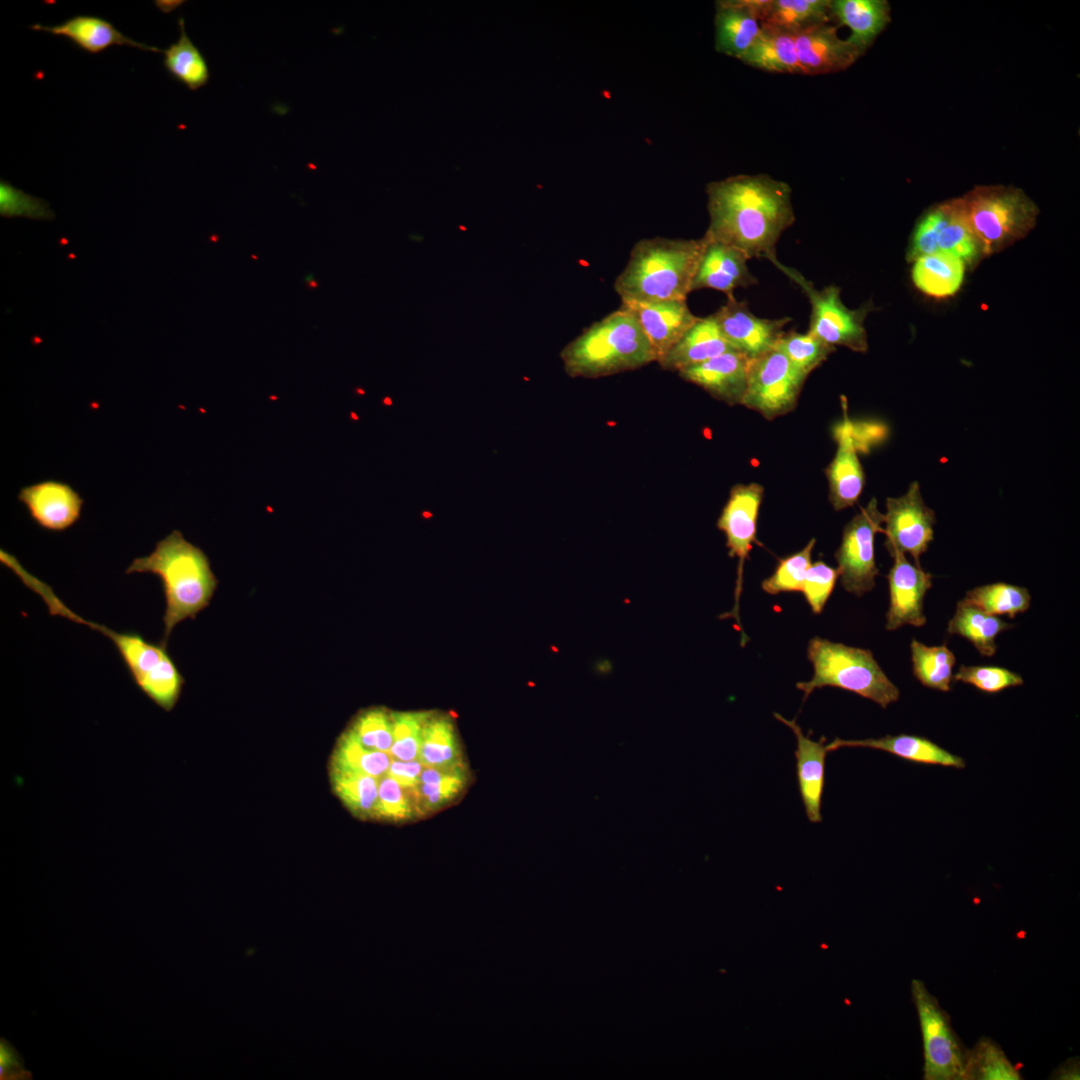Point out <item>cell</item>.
Returning a JSON list of instances; mask_svg holds the SVG:
<instances>
[{"mask_svg": "<svg viewBox=\"0 0 1080 1080\" xmlns=\"http://www.w3.org/2000/svg\"><path fill=\"white\" fill-rule=\"evenodd\" d=\"M938 251L950 253L971 264L980 254V245L970 230L960 198L944 202V218L937 238Z\"/></svg>", "mask_w": 1080, "mask_h": 1080, "instance_id": "obj_37", "label": "cell"}, {"mask_svg": "<svg viewBox=\"0 0 1080 1080\" xmlns=\"http://www.w3.org/2000/svg\"><path fill=\"white\" fill-rule=\"evenodd\" d=\"M843 419L834 428L837 450L826 469L830 487V501L836 511L853 506L859 499L865 475L857 454L855 427L849 419L846 401L843 399Z\"/></svg>", "mask_w": 1080, "mask_h": 1080, "instance_id": "obj_18", "label": "cell"}, {"mask_svg": "<svg viewBox=\"0 0 1080 1080\" xmlns=\"http://www.w3.org/2000/svg\"><path fill=\"white\" fill-rule=\"evenodd\" d=\"M425 766L419 760H392L387 775L396 780L403 788L414 790L420 783V775Z\"/></svg>", "mask_w": 1080, "mask_h": 1080, "instance_id": "obj_51", "label": "cell"}, {"mask_svg": "<svg viewBox=\"0 0 1080 1080\" xmlns=\"http://www.w3.org/2000/svg\"><path fill=\"white\" fill-rule=\"evenodd\" d=\"M132 573H150L161 581L165 611L160 643L166 647L175 626L208 607L218 586L207 555L178 530L159 540L149 555L132 560L125 574Z\"/></svg>", "mask_w": 1080, "mask_h": 1080, "instance_id": "obj_3", "label": "cell"}, {"mask_svg": "<svg viewBox=\"0 0 1080 1080\" xmlns=\"http://www.w3.org/2000/svg\"><path fill=\"white\" fill-rule=\"evenodd\" d=\"M807 655L813 664V677L796 684L804 693V700L815 689L825 686L853 692L882 708L900 697L898 687L887 677L868 649L814 637L809 641Z\"/></svg>", "mask_w": 1080, "mask_h": 1080, "instance_id": "obj_6", "label": "cell"}, {"mask_svg": "<svg viewBox=\"0 0 1080 1080\" xmlns=\"http://www.w3.org/2000/svg\"><path fill=\"white\" fill-rule=\"evenodd\" d=\"M363 746L390 754L393 744L391 713L376 708L360 714L348 730Z\"/></svg>", "mask_w": 1080, "mask_h": 1080, "instance_id": "obj_43", "label": "cell"}, {"mask_svg": "<svg viewBox=\"0 0 1080 1080\" xmlns=\"http://www.w3.org/2000/svg\"><path fill=\"white\" fill-rule=\"evenodd\" d=\"M706 239L643 238L616 277L621 303L686 300Z\"/></svg>", "mask_w": 1080, "mask_h": 1080, "instance_id": "obj_4", "label": "cell"}, {"mask_svg": "<svg viewBox=\"0 0 1080 1080\" xmlns=\"http://www.w3.org/2000/svg\"><path fill=\"white\" fill-rule=\"evenodd\" d=\"M831 0H770L761 25L792 34L831 20Z\"/></svg>", "mask_w": 1080, "mask_h": 1080, "instance_id": "obj_32", "label": "cell"}, {"mask_svg": "<svg viewBox=\"0 0 1080 1080\" xmlns=\"http://www.w3.org/2000/svg\"><path fill=\"white\" fill-rule=\"evenodd\" d=\"M712 240L734 247L748 259L775 264L776 244L795 222L791 188L767 174H740L706 185Z\"/></svg>", "mask_w": 1080, "mask_h": 1080, "instance_id": "obj_1", "label": "cell"}, {"mask_svg": "<svg viewBox=\"0 0 1080 1080\" xmlns=\"http://www.w3.org/2000/svg\"><path fill=\"white\" fill-rule=\"evenodd\" d=\"M749 359L729 351L678 371L679 376L730 405L741 404L747 386Z\"/></svg>", "mask_w": 1080, "mask_h": 1080, "instance_id": "obj_21", "label": "cell"}, {"mask_svg": "<svg viewBox=\"0 0 1080 1080\" xmlns=\"http://www.w3.org/2000/svg\"><path fill=\"white\" fill-rule=\"evenodd\" d=\"M18 500L40 528L51 532H63L75 525L84 504L71 485L51 479L22 487Z\"/></svg>", "mask_w": 1080, "mask_h": 1080, "instance_id": "obj_17", "label": "cell"}, {"mask_svg": "<svg viewBox=\"0 0 1080 1080\" xmlns=\"http://www.w3.org/2000/svg\"><path fill=\"white\" fill-rule=\"evenodd\" d=\"M965 220L982 254L1004 249L1026 236L1035 226L1037 205L1022 189L978 186L960 197Z\"/></svg>", "mask_w": 1080, "mask_h": 1080, "instance_id": "obj_7", "label": "cell"}, {"mask_svg": "<svg viewBox=\"0 0 1080 1080\" xmlns=\"http://www.w3.org/2000/svg\"><path fill=\"white\" fill-rule=\"evenodd\" d=\"M1079 1059L1074 1057L1062 1063L1051 1075V1079L1078 1080L1080 1077Z\"/></svg>", "mask_w": 1080, "mask_h": 1080, "instance_id": "obj_52", "label": "cell"}, {"mask_svg": "<svg viewBox=\"0 0 1080 1080\" xmlns=\"http://www.w3.org/2000/svg\"><path fill=\"white\" fill-rule=\"evenodd\" d=\"M775 346L794 367L806 376L835 351L834 346L827 344L809 331L807 333L793 330L784 332Z\"/></svg>", "mask_w": 1080, "mask_h": 1080, "instance_id": "obj_40", "label": "cell"}, {"mask_svg": "<svg viewBox=\"0 0 1080 1080\" xmlns=\"http://www.w3.org/2000/svg\"><path fill=\"white\" fill-rule=\"evenodd\" d=\"M963 599L989 614L1010 618L1027 611L1031 603V595L1025 587L1003 582L975 587Z\"/></svg>", "mask_w": 1080, "mask_h": 1080, "instance_id": "obj_38", "label": "cell"}, {"mask_svg": "<svg viewBox=\"0 0 1080 1080\" xmlns=\"http://www.w3.org/2000/svg\"><path fill=\"white\" fill-rule=\"evenodd\" d=\"M953 680L974 686L986 693H998L1023 684V678L1009 669L998 666L961 665Z\"/></svg>", "mask_w": 1080, "mask_h": 1080, "instance_id": "obj_44", "label": "cell"}, {"mask_svg": "<svg viewBox=\"0 0 1080 1080\" xmlns=\"http://www.w3.org/2000/svg\"><path fill=\"white\" fill-rule=\"evenodd\" d=\"M912 279L918 289L934 297L953 295L960 288L965 263L950 253L938 251L917 258Z\"/></svg>", "mask_w": 1080, "mask_h": 1080, "instance_id": "obj_30", "label": "cell"}, {"mask_svg": "<svg viewBox=\"0 0 1080 1080\" xmlns=\"http://www.w3.org/2000/svg\"><path fill=\"white\" fill-rule=\"evenodd\" d=\"M830 15L850 29L847 41L864 54L891 21V8L886 0H831Z\"/></svg>", "mask_w": 1080, "mask_h": 1080, "instance_id": "obj_27", "label": "cell"}, {"mask_svg": "<svg viewBox=\"0 0 1080 1080\" xmlns=\"http://www.w3.org/2000/svg\"><path fill=\"white\" fill-rule=\"evenodd\" d=\"M910 648L915 678L927 688L950 691L956 663L954 653L945 644L927 646L915 639Z\"/></svg>", "mask_w": 1080, "mask_h": 1080, "instance_id": "obj_34", "label": "cell"}, {"mask_svg": "<svg viewBox=\"0 0 1080 1080\" xmlns=\"http://www.w3.org/2000/svg\"><path fill=\"white\" fill-rule=\"evenodd\" d=\"M571 377L598 378L634 370L657 361L635 315L624 305L592 323L561 351Z\"/></svg>", "mask_w": 1080, "mask_h": 1080, "instance_id": "obj_5", "label": "cell"}, {"mask_svg": "<svg viewBox=\"0 0 1080 1080\" xmlns=\"http://www.w3.org/2000/svg\"><path fill=\"white\" fill-rule=\"evenodd\" d=\"M884 514L878 509L876 498L855 515L845 526L840 547L835 553L840 582L843 588L856 596L871 591L879 570L876 566L874 540L883 532Z\"/></svg>", "mask_w": 1080, "mask_h": 1080, "instance_id": "obj_11", "label": "cell"}, {"mask_svg": "<svg viewBox=\"0 0 1080 1080\" xmlns=\"http://www.w3.org/2000/svg\"><path fill=\"white\" fill-rule=\"evenodd\" d=\"M944 218V202L928 209L918 220L908 250V260L938 252L937 238Z\"/></svg>", "mask_w": 1080, "mask_h": 1080, "instance_id": "obj_47", "label": "cell"}, {"mask_svg": "<svg viewBox=\"0 0 1080 1080\" xmlns=\"http://www.w3.org/2000/svg\"><path fill=\"white\" fill-rule=\"evenodd\" d=\"M0 1079L28 1080L32 1074L24 1066L20 1053L5 1038H0Z\"/></svg>", "mask_w": 1080, "mask_h": 1080, "instance_id": "obj_50", "label": "cell"}, {"mask_svg": "<svg viewBox=\"0 0 1080 1080\" xmlns=\"http://www.w3.org/2000/svg\"><path fill=\"white\" fill-rule=\"evenodd\" d=\"M729 351L736 350L725 339L712 314L698 317L658 363L665 370L678 372Z\"/></svg>", "mask_w": 1080, "mask_h": 1080, "instance_id": "obj_26", "label": "cell"}, {"mask_svg": "<svg viewBox=\"0 0 1080 1080\" xmlns=\"http://www.w3.org/2000/svg\"><path fill=\"white\" fill-rule=\"evenodd\" d=\"M1021 1073L992 1039L981 1037L966 1051L962 1080H1020Z\"/></svg>", "mask_w": 1080, "mask_h": 1080, "instance_id": "obj_35", "label": "cell"}, {"mask_svg": "<svg viewBox=\"0 0 1080 1080\" xmlns=\"http://www.w3.org/2000/svg\"><path fill=\"white\" fill-rule=\"evenodd\" d=\"M465 782V771L461 766L442 780L419 783L414 791L423 809L431 811L452 800L463 789Z\"/></svg>", "mask_w": 1080, "mask_h": 1080, "instance_id": "obj_49", "label": "cell"}, {"mask_svg": "<svg viewBox=\"0 0 1080 1080\" xmlns=\"http://www.w3.org/2000/svg\"><path fill=\"white\" fill-rule=\"evenodd\" d=\"M330 777L335 794L349 811L360 818H378V778L335 767Z\"/></svg>", "mask_w": 1080, "mask_h": 1080, "instance_id": "obj_33", "label": "cell"}, {"mask_svg": "<svg viewBox=\"0 0 1080 1080\" xmlns=\"http://www.w3.org/2000/svg\"><path fill=\"white\" fill-rule=\"evenodd\" d=\"M844 747H864L881 750L918 764L939 765L956 769H963L966 766L965 761L960 756L947 751L928 738L917 735H886L880 738L860 740L836 738L826 744L828 752Z\"/></svg>", "mask_w": 1080, "mask_h": 1080, "instance_id": "obj_24", "label": "cell"}, {"mask_svg": "<svg viewBox=\"0 0 1080 1080\" xmlns=\"http://www.w3.org/2000/svg\"><path fill=\"white\" fill-rule=\"evenodd\" d=\"M30 29L67 38L80 49L91 54L101 53L114 45H127L143 51L162 52L157 47L129 38L108 20L92 15H77L53 26L34 24L30 26Z\"/></svg>", "mask_w": 1080, "mask_h": 1080, "instance_id": "obj_25", "label": "cell"}, {"mask_svg": "<svg viewBox=\"0 0 1080 1080\" xmlns=\"http://www.w3.org/2000/svg\"><path fill=\"white\" fill-rule=\"evenodd\" d=\"M180 36L175 43L162 50L166 71L190 91L204 87L210 72L205 57L185 31L184 19L178 20Z\"/></svg>", "mask_w": 1080, "mask_h": 1080, "instance_id": "obj_31", "label": "cell"}, {"mask_svg": "<svg viewBox=\"0 0 1080 1080\" xmlns=\"http://www.w3.org/2000/svg\"><path fill=\"white\" fill-rule=\"evenodd\" d=\"M806 378L775 346L749 360L741 404L768 419L786 414L795 407Z\"/></svg>", "mask_w": 1080, "mask_h": 1080, "instance_id": "obj_10", "label": "cell"}, {"mask_svg": "<svg viewBox=\"0 0 1080 1080\" xmlns=\"http://www.w3.org/2000/svg\"><path fill=\"white\" fill-rule=\"evenodd\" d=\"M0 214L5 217H28L37 220H51L54 213L49 204L16 189L8 182H0Z\"/></svg>", "mask_w": 1080, "mask_h": 1080, "instance_id": "obj_45", "label": "cell"}, {"mask_svg": "<svg viewBox=\"0 0 1080 1080\" xmlns=\"http://www.w3.org/2000/svg\"><path fill=\"white\" fill-rule=\"evenodd\" d=\"M713 316L729 344L749 360L774 348L791 321L789 317L759 318L749 310L747 302L738 301L733 295L727 297Z\"/></svg>", "mask_w": 1080, "mask_h": 1080, "instance_id": "obj_14", "label": "cell"}, {"mask_svg": "<svg viewBox=\"0 0 1080 1080\" xmlns=\"http://www.w3.org/2000/svg\"><path fill=\"white\" fill-rule=\"evenodd\" d=\"M923 1040L924 1079L962 1080L966 1051L954 1032L948 1013L924 982H911Z\"/></svg>", "mask_w": 1080, "mask_h": 1080, "instance_id": "obj_8", "label": "cell"}, {"mask_svg": "<svg viewBox=\"0 0 1080 1080\" xmlns=\"http://www.w3.org/2000/svg\"><path fill=\"white\" fill-rule=\"evenodd\" d=\"M429 714L425 712H393V744L390 755L402 761L418 760L422 730Z\"/></svg>", "mask_w": 1080, "mask_h": 1080, "instance_id": "obj_42", "label": "cell"}, {"mask_svg": "<svg viewBox=\"0 0 1080 1080\" xmlns=\"http://www.w3.org/2000/svg\"><path fill=\"white\" fill-rule=\"evenodd\" d=\"M814 545L815 539L813 538L802 550L780 559L773 574L762 581V589L771 595L783 592H801L806 574L812 564L811 554Z\"/></svg>", "mask_w": 1080, "mask_h": 1080, "instance_id": "obj_41", "label": "cell"}, {"mask_svg": "<svg viewBox=\"0 0 1080 1080\" xmlns=\"http://www.w3.org/2000/svg\"><path fill=\"white\" fill-rule=\"evenodd\" d=\"M775 266L804 290L811 304L809 332L832 346H844L856 352L868 349L864 320L869 306L847 308L841 300L840 288L835 285L815 289L813 284L795 269L781 264Z\"/></svg>", "mask_w": 1080, "mask_h": 1080, "instance_id": "obj_9", "label": "cell"}, {"mask_svg": "<svg viewBox=\"0 0 1080 1080\" xmlns=\"http://www.w3.org/2000/svg\"><path fill=\"white\" fill-rule=\"evenodd\" d=\"M251 257H252L253 259H257V257H256L255 255H252Z\"/></svg>", "mask_w": 1080, "mask_h": 1080, "instance_id": "obj_54", "label": "cell"}, {"mask_svg": "<svg viewBox=\"0 0 1080 1080\" xmlns=\"http://www.w3.org/2000/svg\"><path fill=\"white\" fill-rule=\"evenodd\" d=\"M770 0H720L715 3L714 46L723 55L740 58L761 33Z\"/></svg>", "mask_w": 1080, "mask_h": 1080, "instance_id": "obj_16", "label": "cell"}, {"mask_svg": "<svg viewBox=\"0 0 1080 1080\" xmlns=\"http://www.w3.org/2000/svg\"><path fill=\"white\" fill-rule=\"evenodd\" d=\"M774 717L788 726L797 741L795 750L798 786L807 818L812 823H819L821 801L825 785V759L827 756L825 738L814 741L805 736L795 720L785 719L774 713Z\"/></svg>", "mask_w": 1080, "mask_h": 1080, "instance_id": "obj_23", "label": "cell"}, {"mask_svg": "<svg viewBox=\"0 0 1080 1080\" xmlns=\"http://www.w3.org/2000/svg\"><path fill=\"white\" fill-rule=\"evenodd\" d=\"M838 577V569L825 564L823 561H816L810 565L801 593H803L813 613L820 614L822 612Z\"/></svg>", "mask_w": 1080, "mask_h": 1080, "instance_id": "obj_46", "label": "cell"}, {"mask_svg": "<svg viewBox=\"0 0 1080 1080\" xmlns=\"http://www.w3.org/2000/svg\"><path fill=\"white\" fill-rule=\"evenodd\" d=\"M460 755L451 721L442 717L428 718L422 730L418 760L425 767L453 768L462 765Z\"/></svg>", "mask_w": 1080, "mask_h": 1080, "instance_id": "obj_36", "label": "cell"}, {"mask_svg": "<svg viewBox=\"0 0 1080 1080\" xmlns=\"http://www.w3.org/2000/svg\"><path fill=\"white\" fill-rule=\"evenodd\" d=\"M763 498V487L757 483L737 485L731 492L729 499L717 521V527L726 535V546L730 557L738 558L737 579L735 585V603L733 609L724 613L720 618H734L737 629L741 633V645L744 646L747 637L743 633L739 619V600L742 592L743 566L756 543L757 518Z\"/></svg>", "mask_w": 1080, "mask_h": 1080, "instance_id": "obj_12", "label": "cell"}, {"mask_svg": "<svg viewBox=\"0 0 1080 1080\" xmlns=\"http://www.w3.org/2000/svg\"><path fill=\"white\" fill-rule=\"evenodd\" d=\"M802 75L838 72L851 66L862 54L835 27L817 25L794 34Z\"/></svg>", "mask_w": 1080, "mask_h": 1080, "instance_id": "obj_19", "label": "cell"}, {"mask_svg": "<svg viewBox=\"0 0 1080 1080\" xmlns=\"http://www.w3.org/2000/svg\"><path fill=\"white\" fill-rule=\"evenodd\" d=\"M1009 628L1011 624L962 599L948 622L947 631L968 640L982 656L991 657L997 651V636Z\"/></svg>", "mask_w": 1080, "mask_h": 1080, "instance_id": "obj_29", "label": "cell"}, {"mask_svg": "<svg viewBox=\"0 0 1080 1080\" xmlns=\"http://www.w3.org/2000/svg\"><path fill=\"white\" fill-rule=\"evenodd\" d=\"M740 61L767 72L802 74L794 34L763 25L760 35Z\"/></svg>", "mask_w": 1080, "mask_h": 1080, "instance_id": "obj_28", "label": "cell"}, {"mask_svg": "<svg viewBox=\"0 0 1080 1080\" xmlns=\"http://www.w3.org/2000/svg\"><path fill=\"white\" fill-rule=\"evenodd\" d=\"M637 318L657 356V362L677 343L698 318L686 300L621 303Z\"/></svg>", "mask_w": 1080, "mask_h": 1080, "instance_id": "obj_22", "label": "cell"}, {"mask_svg": "<svg viewBox=\"0 0 1080 1080\" xmlns=\"http://www.w3.org/2000/svg\"><path fill=\"white\" fill-rule=\"evenodd\" d=\"M935 522L934 511L925 504L919 483L914 481L904 495L886 500L883 533L888 552L908 553L920 566V556L933 541Z\"/></svg>", "mask_w": 1080, "mask_h": 1080, "instance_id": "obj_13", "label": "cell"}, {"mask_svg": "<svg viewBox=\"0 0 1080 1080\" xmlns=\"http://www.w3.org/2000/svg\"><path fill=\"white\" fill-rule=\"evenodd\" d=\"M0 562L42 599L50 615L83 624L111 640L139 690L162 710L170 712L174 709L182 693L184 678L166 646L150 642L138 632H118L84 619L72 611L50 585L27 571L14 555L3 549L0 550Z\"/></svg>", "mask_w": 1080, "mask_h": 1080, "instance_id": "obj_2", "label": "cell"}, {"mask_svg": "<svg viewBox=\"0 0 1080 1080\" xmlns=\"http://www.w3.org/2000/svg\"><path fill=\"white\" fill-rule=\"evenodd\" d=\"M706 243L701 254L691 291L714 289L728 296L736 288L749 287L757 283L749 271L747 256L740 250L712 240L704 234Z\"/></svg>", "mask_w": 1080, "mask_h": 1080, "instance_id": "obj_20", "label": "cell"}, {"mask_svg": "<svg viewBox=\"0 0 1080 1080\" xmlns=\"http://www.w3.org/2000/svg\"><path fill=\"white\" fill-rule=\"evenodd\" d=\"M396 780L387 774L379 779L377 817L391 821L409 819L412 806L408 796Z\"/></svg>", "mask_w": 1080, "mask_h": 1080, "instance_id": "obj_48", "label": "cell"}, {"mask_svg": "<svg viewBox=\"0 0 1080 1080\" xmlns=\"http://www.w3.org/2000/svg\"><path fill=\"white\" fill-rule=\"evenodd\" d=\"M393 757L363 746L348 730L334 750L331 767L351 770L380 779L387 774Z\"/></svg>", "mask_w": 1080, "mask_h": 1080, "instance_id": "obj_39", "label": "cell"}, {"mask_svg": "<svg viewBox=\"0 0 1080 1080\" xmlns=\"http://www.w3.org/2000/svg\"><path fill=\"white\" fill-rule=\"evenodd\" d=\"M889 553L893 565L887 575L889 608L886 629L893 631L904 625L921 627L926 624L924 599L932 587V575L908 561L902 552L894 550Z\"/></svg>", "mask_w": 1080, "mask_h": 1080, "instance_id": "obj_15", "label": "cell"}, {"mask_svg": "<svg viewBox=\"0 0 1080 1080\" xmlns=\"http://www.w3.org/2000/svg\"><path fill=\"white\" fill-rule=\"evenodd\" d=\"M304 280H305V282H306L307 286H308V287H309L310 289H316V288L318 287V282H317V281H316V280L314 279V276H313V274H312V273H310L309 275H307V276H306V277L304 278Z\"/></svg>", "mask_w": 1080, "mask_h": 1080, "instance_id": "obj_53", "label": "cell"}]
</instances>
